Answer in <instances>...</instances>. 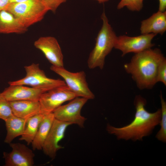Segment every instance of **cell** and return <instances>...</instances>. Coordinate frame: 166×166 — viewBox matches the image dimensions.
<instances>
[{
	"label": "cell",
	"instance_id": "19",
	"mask_svg": "<svg viewBox=\"0 0 166 166\" xmlns=\"http://www.w3.org/2000/svg\"><path fill=\"white\" fill-rule=\"evenodd\" d=\"M45 114L41 113L28 119L24 132L19 140L25 141L28 145L31 143Z\"/></svg>",
	"mask_w": 166,
	"mask_h": 166
},
{
	"label": "cell",
	"instance_id": "20",
	"mask_svg": "<svg viewBox=\"0 0 166 166\" xmlns=\"http://www.w3.org/2000/svg\"><path fill=\"white\" fill-rule=\"evenodd\" d=\"M161 104V117L160 124V128L156 137L159 140L164 142L166 141V102L163 98L161 91L160 95Z\"/></svg>",
	"mask_w": 166,
	"mask_h": 166
},
{
	"label": "cell",
	"instance_id": "22",
	"mask_svg": "<svg viewBox=\"0 0 166 166\" xmlns=\"http://www.w3.org/2000/svg\"><path fill=\"white\" fill-rule=\"evenodd\" d=\"M13 115L9 101L0 98V119L5 121Z\"/></svg>",
	"mask_w": 166,
	"mask_h": 166
},
{
	"label": "cell",
	"instance_id": "1",
	"mask_svg": "<svg viewBox=\"0 0 166 166\" xmlns=\"http://www.w3.org/2000/svg\"><path fill=\"white\" fill-rule=\"evenodd\" d=\"M146 99L140 95L135 96L134 104L136 112L134 120L129 124L121 128H116L109 124L106 130L110 134L115 135L118 139L142 140L143 138L149 135L155 127L160 124L161 117V109L150 113L145 107Z\"/></svg>",
	"mask_w": 166,
	"mask_h": 166
},
{
	"label": "cell",
	"instance_id": "10",
	"mask_svg": "<svg viewBox=\"0 0 166 166\" xmlns=\"http://www.w3.org/2000/svg\"><path fill=\"white\" fill-rule=\"evenodd\" d=\"M71 124L54 119L42 147L45 155L52 159L55 157L57 151L63 148L58 143L64 137L67 128Z\"/></svg>",
	"mask_w": 166,
	"mask_h": 166
},
{
	"label": "cell",
	"instance_id": "21",
	"mask_svg": "<svg viewBox=\"0 0 166 166\" xmlns=\"http://www.w3.org/2000/svg\"><path fill=\"white\" fill-rule=\"evenodd\" d=\"M143 0H121L117 6V9H121L126 7L132 11H139L143 6Z\"/></svg>",
	"mask_w": 166,
	"mask_h": 166
},
{
	"label": "cell",
	"instance_id": "11",
	"mask_svg": "<svg viewBox=\"0 0 166 166\" xmlns=\"http://www.w3.org/2000/svg\"><path fill=\"white\" fill-rule=\"evenodd\" d=\"M12 148L9 152H4L5 166H32L35 156L33 151L25 144L10 143Z\"/></svg>",
	"mask_w": 166,
	"mask_h": 166
},
{
	"label": "cell",
	"instance_id": "8",
	"mask_svg": "<svg viewBox=\"0 0 166 166\" xmlns=\"http://www.w3.org/2000/svg\"><path fill=\"white\" fill-rule=\"evenodd\" d=\"M88 100L85 98L77 97L68 103L61 105L53 112L55 118L83 128L86 119L81 115V111Z\"/></svg>",
	"mask_w": 166,
	"mask_h": 166
},
{
	"label": "cell",
	"instance_id": "14",
	"mask_svg": "<svg viewBox=\"0 0 166 166\" xmlns=\"http://www.w3.org/2000/svg\"><path fill=\"white\" fill-rule=\"evenodd\" d=\"M140 30L141 34L162 35L166 30V11H158L148 18L142 21Z\"/></svg>",
	"mask_w": 166,
	"mask_h": 166
},
{
	"label": "cell",
	"instance_id": "6",
	"mask_svg": "<svg viewBox=\"0 0 166 166\" xmlns=\"http://www.w3.org/2000/svg\"><path fill=\"white\" fill-rule=\"evenodd\" d=\"M50 69L61 77L68 87L77 97L93 99L95 96L90 89L84 71L76 73L70 72L64 67L52 65Z\"/></svg>",
	"mask_w": 166,
	"mask_h": 166
},
{
	"label": "cell",
	"instance_id": "3",
	"mask_svg": "<svg viewBox=\"0 0 166 166\" xmlns=\"http://www.w3.org/2000/svg\"><path fill=\"white\" fill-rule=\"evenodd\" d=\"M101 18L102 21V27L96 38L95 45L90 53L87 61L89 69L98 67L103 68L106 56L114 48L117 36L109 24L104 11Z\"/></svg>",
	"mask_w": 166,
	"mask_h": 166
},
{
	"label": "cell",
	"instance_id": "5",
	"mask_svg": "<svg viewBox=\"0 0 166 166\" xmlns=\"http://www.w3.org/2000/svg\"><path fill=\"white\" fill-rule=\"evenodd\" d=\"M26 74L25 77L18 80L9 81V85H27L46 92L58 86L66 85L64 81L48 77L39 64L33 63L24 67Z\"/></svg>",
	"mask_w": 166,
	"mask_h": 166
},
{
	"label": "cell",
	"instance_id": "13",
	"mask_svg": "<svg viewBox=\"0 0 166 166\" xmlns=\"http://www.w3.org/2000/svg\"><path fill=\"white\" fill-rule=\"evenodd\" d=\"M45 92L41 89L24 85H10L0 93V98L8 101L22 100L39 101L41 95Z\"/></svg>",
	"mask_w": 166,
	"mask_h": 166
},
{
	"label": "cell",
	"instance_id": "2",
	"mask_svg": "<svg viewBox=\"0 0 166 166\" xmlns=\"http://www.w3.org/2000/svg\"><path fill=\"white\" fill-rule=\"evenodd\" d=\"M165 58L160 49L151 48L135 53L130 61L124 65V68L138 89H150L157 82L158 67Z\"/></svg>",
	"mask_w": 166,
	"mask_h": 166
},
{
	"label": "cell",
	"instance_id": "27",
	"mask_svg": "<svg viewBox=\"0 0 166 166\" xmlns=\"http://www.w3.org/2000/svg\"><path fill=\"white\" fill-rule=\"evenodd\" d=\"M27 0H10V2H24Z\"/></svg>",
	"mask_w": 166,
	"mask_h": 166
},
{
	"label": "cell",
	"instance_id": "4",
	"mask_svg": "<svg viewBox=\"0 0 166 166\" xmlns=\"http://www.w3.org/2000/svg\"><path fill=\"white\" fill-rule=\"evenodd\" d=\"M4 10L12 14L27 28L41 21L49 11L42 0L10 3Z\"/></svg>",
	"mask_w": 166,
	"mask_h": 166
},
{
	"label": "cell",
	"instance_id": "23",
	"mask_svg": "<svg viewBox=\"0 0 166 166\" xmlns=\"http://www.w3.org/2000/svg\"><path fill=\"white\" fill-rule=\"evenodd\" d=\"M157 82H160L166 85V58L159 65L157 71Z\"/></svg>",
	"mask_w": 166,
	"mask_h": 166
},
{
	"label": "cell",
	"instance_id": "16",
	"mask_svg": "<svg viewBox=\"0 0 166 166\" xmlns=\"http://www.w3.org/2000/svg\"><path fill=\"white\" fill-rule=\"evenodd\" d=\"M28 30L12 14L5 10L0 11V34H22Z\"/></svg>",
	"mask_w": 166,
	"mask_h": 166
},
{
	"label": "cell",
	"instance_id": "25",
	"mask_svg": "<svg viewBox=\"0 0 166 166\" xmlns=\"http://www.w3.org/2000/svg\"><path fill=\"white\" fill-rule=\"evenodd\" d=\"M159 6L158 11L164 12L166 9V0H159Z\"/></svg>",
	"mask_w": 166,
	"mask_h": 166
},
{
	"label": "cell",
	"instance_id": "18",
	"mask_svg": "<svg viewBox=\"0 0 166 166\" xmlns=\"http://www.w3.org/2000/svg\"><path fill=\"white\" fill-rule=\"evenodd\" d=\"M27 120L13 114L5 121L7 130L5 143L10 144L15 138L22 134Z\"/></svg>",
	"mask_w": 166,
	"mask_h": 166
},
{
	"label": "cell",
	"instance_id": "9",
	"mask_svg": "<svg viewBox=\"0 0 166 166\" xmlns=\"http://www.w3.org/2000/svg\"><path fill=\"white\" fill-rule=\"evenodd\" d=\"M156 35L149 34L135 37L120 35L117 37L114 48L121 52L122 57L130 53H139L154 46L152 40Z\"/></svg>",
	"mask_w": 166,
	"mask_h": 166
},
{
	"label": "cell",
	"instance_id": "7",
	"mask_svg": "<svg viewBox=\"0 0 166 166\" xmlns=\"http://www.w3.org/2000/svg\"><path fill=\"white\" fill-rule=\"evenodd\" d=\"M76 97L66 85L45 92L41 95L39 100L41 113L45 114L53 113L64 103Z\"/></svg>",
	"mask_w": 166,
	"mask_h": 166
},
{
	"label": "cell",
	"instance_id": "24",
	"mask_svg": "<svg viewBox=\"0 0 166 166\" xmlns=\"http://www.w3.org/2000/svg\"><path fill=\"white\" fill-rule=\"evenodd\" d=\"M49 10L55 13L59 6L67 0H42Z\"/></svg>",
	"mask_w": 166,
	"mask_h": 166
},
{
	"label": "cell",
	"instance_id": "26",
	"mask_svg": "<svg viewBox=\"0 0 166 166\" xmlns=\"http://www.w3.org/2000/svg\"><path fill=\"white\" fill-rule=\"evenodd\" d=\"M10 3V0H0V11L4 10Z\"/></svg>",
	"mask_w": 166,
	"mask_h": 166
},
{
	"label": "cell",
	"instance_id": "15",
	"mask_svg": "<svg viewBox=\"0 0 166 166\" xmlns=\"http://www.w3.org/2000/svg\"><path fill=\"white\" fill-rule=\"evenodd\" d=\"M13 114L18 117L27 119L41 113L38 101L17 100L9 101Z\"/></svg>",
	"mask_w": 166,
	"mask_h": 166
},
{
	"label": "cell",
	"instance_id": "17",
	"mask_svg": "<svg viewBox=\"0 0 166 166\" xmlns=\"http://www.w3.org/2000/svg\"><path fill=\"white\" fill-rule=\"evenodd\" d=\"M54 119L53 113L45 114L31 143L34 150H42L44 143L49 132Z\"/></svg>",
	"mask_w": 166,
	"mask_h": 166
},
{
	"label": "cell",
	"instance_id": "12",
	"mask_svg": "<svg viewBox=\"0 0 166 166\" xmlns=\"http://www.w3.org/2000/svg\"><path fill=\"white\" fill-rule=\"evenodd\" d=\"M34 45L43 53L52 65L64 67L63 55L55 38L49 36L40 37L34 42Z\"/></svg>",
	"mask_w": 166,
	"mask_h": 166
},
{
	"label": "cell",
	"instance_id": "28",
	"mask_svg": "<svg viewBox=\"0 0 166 166\" xmlns=\"http://www.w3.org/2000/svg\"><path fill=\"white\" fill-rule=\"evenodd\" d=\"M100 3H103L108 2L109 0H95Z\"/></svg>",
	"mask_w": 166,
	"mask_h": 166
}]
</instances>
